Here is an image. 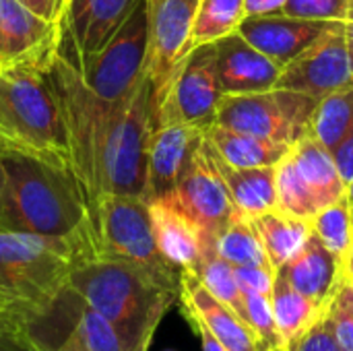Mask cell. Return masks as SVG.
<instances>
[{
	"instance_id": "cell-1",
	"label": "cell",
	"mask_w": 353,
	"mask_h": 351,
	"mask_svg": "<svg viewBox=\"0 0 353 351\" xmlns=\"http://www.w3.org/2000/svg\"><path fill=\"white\" fill-rule=\"evenodd\" d=\"M0 228L81 244L95 257L93 215L74 172L33 155H2Z\"/></svg>"
},
{
	"instance_id": "cell-2",
	"label": "cell",
	"mask_w": 353,
	"mask_h": 351,
	"mask_svg": "<svg viewBox=\"0 0 353 351\" xmlns=\"http://www.w3.org/2000/svg\"><path fill=\"white\" fill-rule=\"evenodd\" d=\"M68 285L116 329L128 351H149L161 319L180 298L145 269L108 257L79 263Z\"/></svg>"
},
{
	"instance_id": "cell-3",
	"label": "cell",
	"mask_w": 353,
	"mask_h": 351,
	"mask_svg": "<svg viewBox=\"0 0 353 351\" xmlns=\"http://www.w3.org/2000/svg\"><path fill=\"white\" fill-rule=\"evenodd\" d=\"M85 259L93 257L81 244L0 228V292L25 312L27 337L68 290L70 273Z\"/></svg>"
},
{
	"instance_id": "cell-4",
	"label": "cell",
	"mask_w": 353,
	"mask_h": 351,
	"mask_svg": "<svg viewBox=\"0 0 353 351\" xmlns=\"http://www.w3.org/2000/svg\"><path fill=\"white\" fill-rule=\"evenodd\" d=\"M10 153L70 168L62 112L46 70H0V155Z\"/></svg>"
},
{
	"instance_id": "cell-5",
	"label": "cell",
	"mask_w": 353,
	"mask_h": 351,
	"mask_svg": "<svg viewBox=\"0 0 353 351\" xmlns=\"http://www.w3.org/2000/svg\"><path fill=\"white\" fill-rule=\"evenodd\" d=\"M155 120L153 83L145 72L130 95L110 110L105 120L97 166L99 199L105 194L145 197L149 143Z\"/></svg>"
},
{
	"instance_id": "cell-6",
	"label": "cell",
	"mask_w": 353,
	"mask_h": 351,
	"mask_svg": "<svg viewBox=\"0 0 353 351\" xmlns=\"http://www.w3.org/2000/svg\"><path fill=\"white\" fill-rule=\"evenodd\" d=\"M46 77L56 93L62 112L66 143L70 153V168L89 203L91 215H95V207L99 201V190H97L99 149H101L105 120L114 106L101 101L87 87L79 66L72 60H68L60 50L52 60V64L46 68Z\"/></svg>"
},
{
	"instance_id": "cell-7",
	"label": "cell",
	"mask_w": 353,
	"mask_h": 351,
	"mask_svg": "<svg viewBox=\"0 0 353 351\" xmlns=\"http://www.w3.org/2000/svg\"><path fill=\"white\" fill-rule=\"evenodd\" d=\"M93 236L95 257L132 263L163 285L180 292L182 271L161 257L153 236L149 205L143 197H101L93 215Z\"/></svg>"
},
{
	"instance_id": "cell-8",
	"label": "cell",
	"mask_w": 353,
	"mask_h": 351,
	"mask_svg": "<svg viewBox=\"0 0 353 351\" xmlns=\"http://www.w3.org/2000/svg\"><path fill=\"white\" fill-rule=\"evenodd\" d=\"M151 2L139 0L122 27L99 52L79 64L87 87L105 103L116 106L139 85L147 66Z\"/></svg>"
},
{
	"instance_id": "cell-9",
	"label": "cell",
	"mask_w": 353,
	"mask_h": 351,
	"mask_svg": "<svg viewBox=\"0 0 353 351\" xmlns=\"http://www.w3.org/2000/svg\"><path fill=\"white\" fill-rule=\"evenodd\" d=\"M316 106L314 97L279 87L246 95H221L215 124L275 143L296 145L308 134Z\"/></svg>"
},
{
	"instance_id": "cell-10",
	"label": "cell",
	"mask_w": 353,
	"mask_h": 351,
	"mask_svg": "<svg viewBox=\"0 0 353 351\" xmlns=\"http://www.w3.org/2000/svg\"><path fill=\"white\" fill-rule=\"evenodd\" d=\"M221 89L217 79L215 43L194 48L174 72L163 99L157 106V120H178L203 132L217 120Z\"/></svg>"
},
{
	"instance_id": "cell-11",
	"label": "cell",
	"mask_w": 353,
	"mask_h": 351,
	"mask_svg": "<svg viewBox=\"0 0 353 351\" xmlns=\"http://www.w3.org/2000/svg\"><path fill=\"white\" fill-rule=\"evenodd\" d=\"M275 87L306 93L316 101L353 87L345 21H335L310 48L285 64Z\"/></svg>"
},
{
	"instance_id": "cell-12",
	"label": "cell",
	"mask_w": 353,
	"mask_h": 351,
	"mask_svg": "<svg viewBox=\"0 0 353 351\" xmlns=\"http://www.w3.org/2000/svg\"><path fill=\"white\" fill-rule=\"evenodd\" d=\"M170 194L188 215V219L199 228L203 236V250L215 248V238L236 215V207L213 161L207 139H203L190 168L180 178L176 190Z\"/></svg>"
},
{
	"instance_id": "cell-13",
	"label": "cell",
	"mask_w": 353,
	"mask_h": 351,
	"mask_svg": "<svg viewBox=\"0 0 353 351\" xmlns=\"http://www.w3.org/2000/svg\"><path fill=\"white\" fill-rule=\"evenodd\" d=\"M196 8L199 0L151 2V31L145 72L153 83L155 110L163 99L174 72L190 54V35Z\"/></svg>"
},
{
	"instance_id": "cell-14",
	"label": "cell",
	"mask_w": 353,
	"mask_h": 351,
	"mask_svg": "<svg viewBox=\"0 0 353 351\" xmlns=\"http://www.w3.org/2000/svg\"><path fill=\"white\" fill-rule=\"evenodd\" d=\"M62 41V25L39 17L19 0H0V70H46Z\"/></svg>"
},
{
	"instance_id": "cell-15",
	"label": "cell",
	"mask_w": 353,
	"mask_h": 351,
	"mask_svg": "<svg viewBox=\"0 0 353 351\" xmlns=\"http://www.w3.org/2000/svg\"><path fill=\"white\" fill-rule=\"evenodd\" d=\"M139 0H68L60 52L77 66L99 52L122 27Z\"/></svg>"
},
{
	"instance_id": "cell-16",
	"label": "cell",
	"mask_w": 353,
	"mask_h": 351,
	"mask_svg": "<svg viewBox=\"0 0 353 351\" xmlns=\"http://www.w3.org/2000/svg\"><path fill=\"white\" fill-rule=\"evenodd\" d=\"M203 139L205 132L190 124L178 120L155 122V130L149 143L147 186L143 197L145 201L159 199L176 190L180 178L190 168Z\"/></svg>"
},
{
	"instance_id": "cell-17",
	"label": "cell",
	"mask_w": 353,
	"mask_h": 351,
	"mask_svg": "<svg viewBox=\"0 0 353 351\" xmlns=\"http://www.w3.org/2000/svg\"><path fill=\"white\" fill-rule=\"evenodd\" d=\"M217 79L221 95H246L275 87L281 68L238 31L215 41Z\"/></svg>"
},
{
	"instance_id": "cell-18",
	"label": "cell",
	"mask_w": 353,
	"mask_h": 351,
	"mask_svg": "<svg viewBox=\"0 0 353 351\" xmlns=\"http://www.w3.org/2000/svg\"><path fill=\"white\" fill-rule=\"evenodd\" d=\"M335 21L292 19L283 14L250 17L238 27V33L256 50L267 54L279 66L290 64L306 48H310Z\"/></svg>"
},
{
	"instance_id": "cell-19",
	"label": "cell",
	"mask_w": 353,
	"mask_h": 351,
	"mask_svg": "<svg viewBox=\"0 0 353 351\" xmlns=\"http://www.w3.org/2000/svg\"><path fill=\"white\" fill-rule=\"evenodd\" d=\"M279 273L308 300L329 308L339 285L347 279L343 263L312 234L304 248L290 259Z\"/></svg>"
},
{
	"instance_id": "cell-20",
	"label": "cell",
	"mask_w": 353,
	"mask_h": 351,
	"mask_svg": "<svg viewBox=\"0 0 353 351\" xmlns=\"http://www.w3.org/2000/svg\"><path fill=\"white\" fill-rule=\"evenodd\" d=\"M180 300L186 310L196 312L205 321L228 351H261L252 327L228 304L217 300L192 271H182Z\"/></svg>"
},
{
	"instance_id": "cell-21",
	"label": "cell",
	"mask_w": 353,
	"mask_h": 351,
	"mask_svg": "<svg viewBox=\"0 0 353 351\" xmlns=\"http://www.w3.org/2000/svg\"><path fill=\"white\" fill-rule=\"evenodd\" d=\"M155 244L161 257L180 271H194L203 257V236L172 194L147 201Z\"/></svg>"
},
{
	"instance_id": "cell-22",
	"label": "cell",
	"mask_w": 353,
	"mask_h": 351,
	"mask_svg": "<svg viewBox=\"0 0 353 351\" xmlns=\"http://www.w3.org/2000/svg\"><path fill=\"white\" fill-rule=\"evenodd\" d=\"M209 149L238 213L252 219L277 207V166L275 168H234V166H228L219 157V153L213 149L211 143H209Z\"/></svg>"
},
{
	"instance_id": "cell-23",
	"label": "cell",
	"mask_w": 353,
	"mask_h": 351,
	"mask_svg": "<svg viewBox=\"0 0 353 351\" xmlns=\"http://www.w3.org/2000/svg\"><path fill=\"white\" fill-rule=\"evenodd\" d=\"M290 153L321 209L345 197L347 186L337 170L335 157L321 141L306 134L292 147Z\"/></svg>"
},
{
	"instance_id": "cell-24",
	"label": "cell",
	"mask_w": 353,
	"mask_h": 351,
	"mask_svg": "<svg viewBox=\"0 0 353 351\" xmlns=\"http://www.w3.org/2000/svg\"><path fill=\"white\" fill-rule=\"evenodd\" d=\"M205 137L219 157L234 168H275L294 147L256 134L238 132L219 124L207 128Z\"/></svg>"
},
{
	"instance_id": "cell-25",
	"label": "cell",
	"mask_w": 353,
	"mask_h": 351,
	"mask_svg": "<svg viewBox=\"0 0 353 351\" xmlns=\"http://www.w3.org/2000/svg\"><path fill=\"white\" fill-rule=\"evenodd\" d=\"M252 225L256 228L261 242L265 246L269 263L279 271L290 259H294L308 238L312 236L310 219H300L279 211L277 207L252 217Z\"/></svg>"
},
{
	"instance_id": "cell-26",
	"label": "cell",
	"mask_w": 353,
	"mask_h": 351,
	"mask_svg": "<svg viewBox=\"0 0 353 351\" xmlns=\"http://www.w3.org/2000/svg\"><path fill=\"white\" fill-rule=\"evenodd\" d=\"M271 304L283 348L302 337L306 331H310L329 310L321 308L319 304L302 296L279 271L271 292Z\"/></svg>"
},
{
	"instance_id": "cell-27",
	"label": "cell",
	"mask_w": 353,
	"mask_h": 351,
	"mask_svg": "<svg viewBox=\"0 0 353 351\" xmlns=\"http://www.w3.org/2000/svg\"><path fill=\"white\" fill-rule=\"evenodd\" d=\"M215 252L234 267L271 265L252 219L238 213L230 219L223 232L215 238ZM273 267V265H271ZM275 269V267H273Z\"/></svg>"
},
{
	"instance_id": "cell-28",
	"label": "cell",
	"mask_w": 353,
	"mask_h": 351,
	"mask_svg": "<svg viewBox=\"0 0 353 351\" xmlns=\"http://www.w3.org/2000/svg\"><path fill=\"white\" fill-rule=\"evenodd\" d=\"M244 21V0H199L190 52L205 43H215L238 31Z\"/></svg>"
},
{
	"instance_id": "cell-29",
	"label": "cell",
	"mask_w": 353,
	"mask_h": 351,
	"mask_svg": "<svg viewBox=\"0 0 353 351\" xmlns=\"http://www.w3.org/2000/svg\"><path fill=\"white\" fill-rule=\"evenodd\" d=\"M353 128V87L337 91L319 101L308 134L321 141L327 149H335Z\"/></svg>"
},
{
	"instance_id": "cell-30",
	"label": "cell",
	"mask_w": 353,
	"mask_h": 351,
	"mask_svg": "<svg viewBox=\"0 0 353 351\" xmlns=\"http://www.w3.org/2000/svg\"><path fill=\"white\" fill-rule=\"evenodd\" d=\"M203 285L223 304H228L236 314H240L248 323V312H246V300L244 294L236 281V267L230 265L225 259H221L215 248H205L199 265L192 271ZM250 325V323H248Z\"/></svg>"
},
{
	"instance_id": "cell-31",
	"label": "cell",
	"mask_w": 353,
	"mask_h": 351,
	"mask_svg": "<svg viewBox=\"0 0 353 351\" xmlns=\"http://www.w3.org/2000/svg\"><path fill=\"white\" fill-rule=\"evenodd\" d=\"M312 234L347 267L353 246V215L347 197L323 207L312 219ZM347 275V273H345Z\"/></svg>"
},
{
	"instance_id": "cell-32",
	"label": "cell",
	"mask_w": 353,
	"mask_h": 351,
	"mask_svg": "<svg viewBox=\"0 0 353 351\" xmlns=\"http://www.w3.org/2000/svg\"><path fill=\"white\" fill-rule=\"evenodd\" d=\"M277 209L300 219H312L321 211L314 194L302 180L292 153L277 163Z\"/></svg>"
},
{
	"instance_id": "cell-33",
	"label": "cell",
	"mask_w": 353,
	"mask_h": 351,
	"mask_svg": "<svg viewBox=\"0 0 353 351\" xmlns=\"http://www.w3.org/2000/svg\"><path fill=\"white\" fill-rule=\"evenodd\" d=\"M68 337L77 341L83 351H128L116 329L83 300L79 302L77 317Z\"/></svg>"
},
{
	"instance_id": "cell-34",
	"label": "cell",
	"mask_w": 353,
	"mask_h": 351,
	"mask_svg": "<svg viewBox=\"0 0 353 351\" xmlns=\"http://www.w3.org/2000/svg\"><path fill=\"white\" fill-rule=\"evenodd\" d=\"M244 300H246L248 323H250L252 331L256 333L261 351L283 350V343H281V337L277 331V323H275V314H273L271 296L244 294Z\"/></svg>"
},
{
	"instance_id": "cell-35",
	"label": "cell",
	"mask_w": 353,
	"mask_h": 351,
	"mask_svg": "<svg viewBox=\"0 0 353 351\" xmlns=\"http://www.w3.org/2000/svg\"><path fill=\"white\" fill-rule=\"evenodd\" d=\"M327 321L339 348L343 351H353V283L350 279L339 285L327 310Z\"/></svg>"
},
{
	"instance_id": "cell-36",
	"label": "cell",
	"mask_w": 353,
	"mask_h": 351,
	"mask_svg": "<svg viewBox=\"0 0 353 351\" xmlns=\"http://www.w3.org/2000/svg\"><path fill=\"white\" fill-rule=\"evenodd\" d=\"M350 0H288L277 14L310 21H345Z\"/></svg>"
},
{
	"instance_id": "cell-37",
	"label": "cell",
	"mask_w": 353,
	"mask_h": 351,
	"mask_svg": "<svg viewBox=\"0 0 353 351\" xmlns=\"http://www.w3.org/2000/svg\"><path fill=\"white\" fill-rule=\"evenodd\" d=\"M277 269L271 265H246L236 267V281L242 290V294H261L271 296L275 285Z\"/></svg>"
},
{
	"instance_id": "cell-38",
	"label": "cell",
	"mask_w": 353,
	"mask_h": 351,
	"mask_svg": "<svg viewBox=\"0 0 353 351\" xmlns=\"http://www.w3.org/2000/svg\"><path fill=\"white\" fill-rule=\"evenodd\" d=\"M281 351H343L339 348L331 327H329V321H327V314L310 329L306 331L302 337H298L296 341L288 343Z\"/></svg>"
},
{
	"instance_id": "cell-39",
	"label": "cell",
	"mask_w": 353,
	"mask_h": 351,
	"mask_svg": "<svg viewBox=\"0 0 353 351\" xmlns=\"http://www.w3.org/2000/svg\"><path fill=\"white\" fill-rule=\"evenodd\" d=\"M27 327H29V321L25 312L0 292V335H21L29 339Z\"/></svg>"
},
{
	"instance_id": "cell-40",
	"label": "cell",
	"mask_w": 353,
	"mask_h": 351,
	"mask_svg": "<svg viewBox=\"0 0 353 351\" xmlns=\"http://www.w3.org/2000/svg\"><path fill=\"white\" fill-rule=\"evenodd\" d=\"M337 163V170L345 182V186H350L353 180V128L345 134V139L331 151Z\"/></svg>"
},
{
	"instance_id": "cell-41",
	"label": "cell",
	"mask_w": 353,
	"mask_h": 351,
	"mask_svg": "<svg viewBox=\"0 0 353 351\" xmlns=\"http://www.w3.org/2000/svg\"><path fill=\"white\" fill-rule=\"evenodd\" d=\"M23 6H27L29 10L37 12L39 17L60 23L64 21L66 8H68V0H19Z\"/></svg>"
},
{
	"instance_id": "cell-42",
	"label": "cell",
	"mask_w": 353,
	"mask_h": 351,
	"mask_svg": "<svg viewBox=\"0 0 353 351\" xmlns=\"http://www.w3.org/2000/svg\"><path fill=\"white\" fill-rule=\"evenodd\" d=\"M184 312H186V317L190 319L192 329H194V333H196L199 339H201V348H203V351H228V348L211 333V329L205 325V321H203L196 312L186 310V308H184Z\"/></svg>"
},
{
	"instance_id": "cell-43",
	"label": "cell",
	"mask_w": 353,
	"mask_h": 351,
	"mask_svg": "<svg viewBox=\"0 0 353 351\" xmlns=\"http://www.w3.org/2000/svg\"><path fill=\"white\" fill-rule=\"evenodd\" d=\"M288 0H244V19L277 14Z\"/></svg>"
},
{
	"instance_id": "cell-44",
	"label": "cell",
	"mask_w": 353,
	"mask_h": 351,
	"mask_svg": "<svg viewBox=\"0 0 353 351\" xmlns=\"http://www.w3.org/2000/svg\"><path fill=\"white\" fill-rule=\"evenodd\" d=\"M0 351H37V348L21 335H0Z\"/></svg>"
},
{
	"instance_id": "cell-45",
	"label": "cell",
	"mask_w": 353,
	"mask_h": 351,
	"mask_svg": "<svg viewBox=\"0 0 353 351\" xmlns=\"http://www.w3.org/2000/svg\"><path fill=\"white\" fill-rule=\"evenodd\" d=\"M345 41H347V52H350L353 68V0H350V8H347V17H345Z\"/></svg>"
},
{
	"instance_id": "cell-46",
	"label": "cell",
	"mask_w": 353,
	"mask_h": 351,
	"mask_svg": "<svg viewBox=\"0 0 353 351\" xmlns=\"http://www.w3.org/2000/svg\"><path fill=\"white\" fill-rule=\"evenodd\" d=\"M54 351H83V350H81V345H79L77 341H72L70 337H66V339H64V343H62V345H58Z\"/></svg>"
},
{
	"instance_id": "cell-47",
	"label": "cell",
	"mask_w": 353,
	"mask_h": 351,
	"mask_svg": "<svg viewBox=\"0 0 353 351\" xmlns=\"http://www.w3.org/2000/svg\"><path fill=\"white\" fill-rule=\"evenodd\" d=\"M345 197H347V203H350V209H352V215H353V180H352V184L347 186V192H345Z\"/></svg>"
},
{
	"instance_id": "cell-48",
	"label": "cell",
	"mask_w": 353,
	"mask_h": 351,
	"mask_svg": "<svg viewBox=\"0 0 353 351\" xmlns=\"http://www.w3.org/2000/svg\"><path fill=\"white\" fill-rule=\"evenodd\" d=\"M345 273H347V275H352V273H353V246H352V252H350V259H347V267H345Z\"/></svg>"
},
{
	"instance_id": "cell-49",
	"label": "cell",
	"mask_w": 353,
	"mask_h": 351,
	"mask_svg": "<svg viewBox=\"0 0 353 351\" xmlns=\"http://www.w3.org/2000/svg\"><path fill=\"white\" fill-rule=\"evenodd\" d=\"M2 186H4V166H2V155H0V192H2Z\"/></svg>"
},
{
	"instance_id": "cell-50",
	"label": "cell",
	"mask_w": 353,
	"mask_h": 351,
	"mask_svg": "<svg viewBox=\"0 0 353 351\" xmlns=\"http://www.w3.org/2000/svg\"><path fill=\"white\" fill-rule=\"evenodd\" d=\"M347 279H350V281H352V283H353V273H352V275H347Z\"/></svg>"
},
{
	"instance_id": "cell-51",
	"label": "cell",
	"mask_w": 353,
	"mask_h": 351,
	"mask_svg": "<svg viewBox=\"0 0 353 351\" xmlns=\"http://www.w3.org/2000/svg\"><path fill=\"white\" fill-rule=\"evenodd\" d=\"M149 2H157V0H149Z\"/></svg>"
}]
</instances>
